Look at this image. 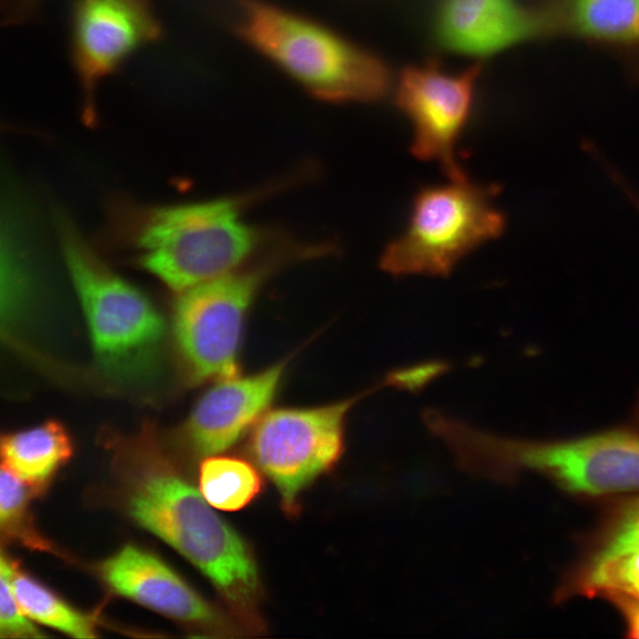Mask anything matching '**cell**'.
<instances>
[{"label": "cell", "instance_id": "cell-1", "mask_svg": "<svg viewBox=\"0 0 639 639\" xmlns=\"http://www.w3.org/2000/svg\"><path fill=\"white\" fill-rule=\"evenodd\" d=\"M113 462L126 515L196 567L233 614L252 620L259 582L251 554L178 463L148 438L120 446Z\"/></svg>", "mask_w": 639, "mask_h": 639}, {"label": "cell", "instance_id": "cell-2", "mask_svg": "<svg viewBox=\"0 0 639 639\" xmlns=\"http://www.w3.org/2000/svg\"><path fill=\"white\" fill-rule=\"evenodd\" d=\"M259 197H227L187 203H112L109 234L137 264L170 288L185 290L233 272L268 233L246 223L243 209Z\"/></svg>", "mask_w": 639, "mask_h": 639}, {"label": "cell", "instance_id": "cell-3", "mask_svg": "<svg viewBox=\"0 0 639 639\" xmlns=\"http://www.w3.org/2000/svg\"><path fill=\"white\" fill-rule=\"evenodd\" d=\"M235 34L312 96L371 102L388 92L382 57L325 23L264 0H229Z\"/></svg>", "mask_w": 639, "mask_h": 639}, {"label": "cell", "instance_id": "cell-4", "mask_svg": "<svg viewBox=\"0 0 639 639\" xmlns=\"http://www.w3.org/2000/svg\"><path fill=\"white\" fill-rule=\"evenodd\" d=\"M60 248L85 314L97 363L123 383L153 379L158 371L164 323L151 301L95 253L69 219H58Z\"/></svg>", "mask_w": 639, "mask_h": 639}, {"label": "cell", "instance_id": "cell-5", "mask_svg": "<svg viewBox=\"0 0 639 639\" xmlns=\"http://www.w3.org/2000/svg\"><path fill=\"white\" fill-rule=\"evenodd\" d=\"M419 191L405 232L383 250L380 265L392 275L446 277L458 262L503 233L493 204L495 188L466 177Z\"/></svg>", "mask_w": 639, "mask_h": 639}, {"label": "cell", "instance_id": "cell-6", "mask_svg": "<svg viewBox=\"0 0 639 639\" xmlns=\"http://www.w3.org/2000/svg\"><path fill=\"white\" fill-rule=\"evenodd\" d=\"M297 244H284L260 265L194 285L176 303L173 329L178 351L197 381L237 374V356L247 311L273 271L304 257Z\"/></svg>", "mask_w": 639, "mask_h": 639}, {"label": "cell", "instance_id": "cell-7", "mask_svg": "<svg viewBox=\"0 0 639 639\" xmlns=\"http://www.w3.org/2000/svg\"><path fill=\"white\" fill-rule=\"evenodd\" d=\"M490 462L506 483L533 472L576 495L639 491V435L625 430L556 440L499 435Z\"/></svg>", "mask_w": 639, "mask_h": 639}, {"label": "cell", "instance_id": "cell-8", "mask_svg": "<svg viewBox=\"0 0 639 639\" xmlns=\"http://www.w3.org/2000/svg\"><path fill=\"white\" fill-rule=\"evenodd\" d=\"M360 398L313 407L276 408L256 422L251 454L278 488L286 511H295L302 490L339 459L346 416Z\"/></svg>", "mask_w": 639, "mask_h": 639}, {"label": "cell", "instance_id": "cell-9", "mask_svg": "<svg viewBox=\"0 0 639 639\" xmlns=\"http://www.w3.org/2000/svg\"><path fill=\"white\" fill-rule=\"evenodd\" d=\"M69 31L82 115L92 124L103 81L136 52L161 41L163 28L151 0H75Z\"/></svg>", "mask_w": 639, "mask_h": 639}, {"label": "cell", "instance_id": "cell-10", "mask_svg": "<svg viewBox=\"0 0 639 639\" xmlns=\"http://www.w3.org/2000/svg\"><path fill=\"white\" fill-rule=\"evenodd\" d=\"M481 71L476 63L453 74L431 60L406 67L398 80L395 101L412 123L413 154L438 162L448 178L466 177L456 146L469 120Z\"/></svg>", "mask_w": 639, "mask_h": 639}, {"label": "cell", "instance_id": "cell-11", "mask_svg": "<svg viewBox=\"0 0 639 639\" xmlns=\"http://www.w3.org/2000/svg\"><path fill=\"white\" fill-rule=\"evenodd\" d=\"M98 574L114 594L126 597L201 635H219L223 619L175 570L156 554L126 544L99 563Z\"/></svg>", "mask_w": 639, "mask_h": 639}, {"label": "cell", "instance_id": "cell-12", "mask_svg": "<svg viewBox=\"0 0 639 639\" xmlns=\"http://www.w3.org/2000/svg\"><path fill=\"white\" fill-rule=\"evenodd\" d=\"M287 361L256 374L221 379L194 406L184 430L190 451L209 456L235 443L272 400Z\"/></svg>", "mask_w": 639, "mask_h": 639}, {"label": "cell", "instance_id": "cell-13", "mask_svg": "<svg viewBox=\"0 0 639 639\" xmlns=\"http://www.w3.org/2000/svg\"><path fill=\"white\" fill-rule=\"evenodd\" d=\"M435 33L446 49L476 56L543 36L532 7L518 0H440Z\"/></svg>", "mask_w": 639, "mask_h": 639}, {"label": "cell", "instance_id": "cell-14", "mask_svg": "<svg viewBox=\"0 0 639 639\" xmlns=\"http://www.w3.org/2000/svg\"><path fill=\"white\" fill-rule=\"evenodd\" d=\"M543 36L619 51H639V0H533Z\"/></svg>", "mask_w": 639, "mask_h": 639}, {"label": "cell", "instance_id": "cell-15", "mask_svg": "<svg viewBox=\"0 0 639 639\" xmlns=\"http://www.w3.org/2000/svg\"><path fill=\"white\" fill-rule=\"evenodd\" d=\"M72 454L71 437L66 428L55 421L0 433L1 465L16 476L33 496L49 489Z\"/></svg>", "mask_w": 639, "mask_h": 639}, {"label": "cell", "instance_id": "cell-16", "mask_svg": "<svg viewBox=\"0 0 639 639\" xmlns=\"http://www.w3.org/2000/svg\"><path fill=\"white\" fill-rule=\"evenodd\" d=\"M0 575L5 580L23 614L31 621L52 627L70 636H98V619L66 602L53 590L28 574L20 564L0 549Z\"/></svg>", "mask_w": 639, "mask_h": 639}, {"label": "cell", "instance_id": "cell-17", "mask_svg": "<svg viewBox=\"0 0 639 639\" xmlns=\"http://www.w3.org/2000/svg\"><path fill=\"white\" fill-rule=\"evenodd\" d=\"M572 592L620 595L639 600V548L605 559L587 558L558 588V600Z\"/></svg>", "mask_w": 639, "mask_h": 639}, {"label": "cell", "instance_id": "cell-18", "mask_svg": "<svg viewBox=\"0 0 639 639\" xmlns=\"http://www.w3.org/2000/svg\"><path fill=\"white\" fill-rule=\"evenodd\" d=\"M198 483L205 501L224 511L242 509L261 489V478L255 468L231 456H208L200 466Z\"/></svg>", "mask_w": 639, "mask_h": 639}, {"label": "cell", "instance_id": "cell-19", "mask_svg": "<svg viewBox=\"0 0 639 639\" xmlns=\"http://www.w3.org/2000/svg\"><path fill=\"white\" fill-rule=\"evenodd\" d=\"M29 489L12 472L0 466V539L40 551L59 553L36 529Z\"/></svg>", "mask_w": 639, "mask_h": 639}, {"label": "cell", "instance_id": "cell-20", "mask_svg": "<svg viewBox=\"0 0 639 639\" xmlns=\"http://www.w3.org/2000/svg\"><path fill=\"white\" fill-rule=\"evenodd\" d=\"M24 246L0 226V337L6 336L29 287Z\"/></svg>", "mask_w": 639, "mask_h": 639}, {"label": "cell", "instance_id": "cell-21", "mask_svg": "<svg viewBox=\"0 0 639 639\" xmlns=\"http://www.w3.org/2000/svg\"><path fill=\"white\" fill-rule=\"evenodd\" d=\"M639 548V499L620 511L604 542L588 558L605 559Z\"/></svg>", "mask_w": 639, "mask_h": 639}, {"label": "cell", "instance_id": "cell-22", "mask_svg": "<svg viewBox=\"0 0 639 639\" xmlns=\"http://www.w3.org/2000/svg\"><path fill=\"white\" fill-rule=\"evenodd\" d=\"M20 611L5 580L0 575V638L43 637Z\"/></svg>", "mask_w": 639, "mask_h": 639}, {"label": "cell", "instance_id": "cell-23", "mask_svg": "<svg viewBox=\"0 0 639 639\" xmlns=\"http://www.w3.org/2000/svg\"><path fill=\"white\" fill-rule=\"evenodd\" d=\"M447 367L445 363L433 362L395 371L389 376L387 383L402 389L416 390L442 374Z\"/></svg>", "mask_w": 639, "mask_h": 639}, {"label": "cell", "instance_id": "cell-24", "mask_svg": "<svg viewBox=\"0 0 639 639\" xmlns=\"http://www.w3.org/2000/svg\"><path fill=\"white\" fill-rule=\"evenodd\" d=\"M42 0H2L0 20L4 25L23 24L35 18Z\"/></svg>", "mask_w": 639, "mask_h": 639}, {"label": "cell", "instance_id": "cell-25", "mask_svg": "<svg viewBox=\"0 0 639 639\" xmlns=\"http://www.w3.org/2000/svg\"><path fill=\"white\" fill-rule=\"evenodd\" d=\"M610 598L622 611L630 636L639 638V600L620 595L611 596Z\"/></svg>", "mask_w": 639, "mask_h": 639}, {"label": "cell", "instance_id": "cell-26", "mask_svg": "<svg viewBox=\"0 0 639 639\" xmlns=\"http://www.w3.org/2000/svg\"><path fill=\"white\" fill-rule=\"evenodd\" d=\"M616 185L619 186L621 191L627 195L628 200L635 205L639 210V194L635 190L629 185V184L624 179L623 177H619L616 179Z\"/></svg>", "mask_w": 639, "mask_h": 639}, {"label": "cell", "instance_id": "cell-27", "mask_svg": "<svg viewBox=\"0 0 639 639\" xmlns=\"http://www.w3.org/2000/svg\"><path fill=\"white\" fill-rule=\"evenodd\" d=\"M635 74H636V76H637V78H638V80H639V57H638V59H637V60H636V63H635Z\"/></svg>", "mask_w": 639, "mask_h": 639}, {"label": "cell", "instance_id": "cell-28", "mask_svg": "<svg viewBox=\"0 0 639 639\" xmlns=\"http://www.w3.org/2000/svg\"><path fill=\"white\" fill-rule=\"evenodd\" d=\"M6 130V126H3V125L0 123V130Z\"/></svg>", "mask_w": 639, "mask_h": 639}]
</instances>
